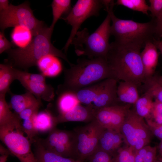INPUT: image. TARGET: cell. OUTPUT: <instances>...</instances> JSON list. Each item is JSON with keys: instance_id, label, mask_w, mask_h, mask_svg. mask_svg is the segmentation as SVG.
<instances>
[{"instance_id": "6da1fadb", "label": "cell", "mask_w": 162, "mask_h": 162, "mask_svg": "<svg viewBox=\"0 0 162 162\" xmlns=\"http://www.w3.org/2000/svg\"><path fill=\"white\" fill-rule=\"evenodd\" d=\"M63 84L57 91L74 92L109 78H114L106 58L78 59L76 64H71L64 69Z\"/></svg>"}, {"instance_id": "7a4b0ae2", "label": "cell", "mask_w": 162, "mask_h": 162, "mask_svg": "<svg viewBox=\"0 0 162 162\" xmlns=\"http://www.w3.org/2000/svg\"><path fill=\"white\" fill-rule=\"evenodd\" d=\"M141 49L110 44L106 60L114 79L133 82L138 86L146 81Z\"/></svg>"}, {"instance_id": "3957f363", "label": "cell", "mask_w": 162, "mask_h": 162, "mask_svg": "<svg viewBox=\"0 0 162 162\" xmlns=\"http://www.w3.org/2000/svg\"><path fill=\"white\" fill-rule=\"evenodd\" d=\"M53 29L45 26L34 37L31 43L23 48L10 49L6 51L11 61L13 66L27 71L30 67L35 66L41 57L51 54L60 57L71 64L66 55L56 48L51 43V38Z\"/></svg>"}, {"instance_id": "277c9868", "label": "cell", "mask_w": 162, "mask_h": 162, "mask_svg": "<svg viewBox=\"0 0 162 162\" xmlns=\"http://www.w3.org/2000/svg\"><path fill=\"white\" fill-rule=\"evenodd\" d=\"M115 4L113 2L105 7L112 21L110 33L115 37V43L123 46L141 49L144 47L147 42L152 40L155 33V19L142 23L119 19L113 11Z\"/></svg>"}, {"instance_id": "5b68a950", "label": "cell", "mask_w": 162, "mask_h": 162, "mask_svg": "<svg viewBox=\"0 0 162 162\" xmlns=\"http://www.w3.org/2000/svg\"><path fill=\"white\" fill-rule=\"evenodd\" d=\"M111 21L108 13L103 22L92 34H89L86 28L77 32L71 44L74 45L78 56H86L89 59L106 58L110 47L109 40L111 35Z\"/></svg>"}, {"instance_id": "8992f818", "label": "cell", "mask_w": 162, "mask_h": 162, "mask_svg": "<svg viewBox=\"0 0 162 162\" xmlns=\"http://www.w3.org/2000/svg\"><path fill=\"white\" fill-rule=\"evenodd\" d=\"M117 82L109 78L74 92L80 103L98 109L118 104Z\"/></svg>"}, {"instance_id": "52a82bcc", "label": "cell", "mask_w": 162, "mask_h": 162, "mask_svg": "<svg viewBox=\"0 0 162 162\" xmlns=\"http://www.w3.org/2000/svg\"><path fill=\"white\" fill-rule=\"evenodd\" d=\"M20 118L0 126V138L20 162H36L31 150L32 143L24 135Z\"/></svg>"}, {"instance_id": "ba28073f", "label": "cell", "mask_w": 162, "mask_h": 162, "mask_svg": "<svg viewBox=\"0 0 162 162\" xmlns=\"http://www.w3.org/2000/svg\"><path fill=\"white\" fill-rule=\"evenodd\" d=\"M17 26L25 27L37 34L45 26L44 22L37 19L27 2L18 5L10 4L6 10L0 12V26L2 31Z\"/></svg>"}, {"instance_id": "9c48e42d", "label": "cell", "mask_w": 162, "mask_h": 162, "mask_svg": "<svg viewBox=\"0 0 162 162\" xmlns=\"http://www.w3.org/2000/svg\"><path fill=\"white\" fill-rule=\"evenodd\" d=\"M105 129L94 119L74 130V159L84 162L96 150L100 137Z\"/></svg>"}, {"instance_id": "30bf717a", "label": "cell", "mask_w": 162, "mask_h": 162, "mask_svg": "<svg viewBox=\"0 0 162 162\" xmlns=\"http://www.w3.org/2000/svg\"><path fill=\"white\" fill-rule=\"evenodd\" d=\"M104 6L103 0H78L67 15L61 18L72 26L70 36L64 47L65 52L82 24L91 16H98Z\"/></svg>"}, {"instance_id": "8fae6325", "label": "cell", "mask_w": 162, "mask_h": 162, "mask_svg": "<svg viewBox=\"0 0 162 162\" xmlns=\"http://www.w3.org/2000/svg\"><path fill=\"white\" fill-rule=\"evenodd\" d=\"M38 139L48 150L64 157L74 159V132L56 127L49 133L46 138Z\"/></svg>"}, {"instance_id": "7c38bea8", "label": "cell", "mask_w": 162, "mask_h": 162, "mask_svg": "<svg viewBox=\"0 0 162 162\" xmlns=\"http://www.w3.org/2000/svg\"><path fill=\"white\" fill-rule=\"evenodd\" d=\"M15 72L16 80L37 99L47 101L53 100L54 89L51 85L46 84V77L42 74L31 73L16 68Z\"/></svg>"}, {"instance_id": "4fadbf2b", "label": "cell", "mask_w": 162, "mask_h": 162, "mask_svg": "<svg viewBox=\"0 0 162 162\" xmlns=\"http://www.w3.org/2000/svg\"><path fill=\"white\" fill-rule=\"evenodd\" d=\"M130 107L118 104L95 110L94 119L105 129L120 133V129Z\"/></svg>"}, {"instance_id": "5bb4252c", "label": "cell", "mask_w": 162, "mask_h": 162, "mask_svg": "<svg viewBox=\"0 0 162 162\" xmlns=\"http://www.w3.org/2000/svg\"><path fill=\"white\" fill-rule=\"evenodd\" d=\"M133 110H128L121 129L123 140L128 146L132 147L136 152L144 147L140 141L137 129L133 117Z\"/></svg>"}, {"instance_id": "9a60e30c", "label": "cell", "mask_w": 162, "mask_h": 162, "mask_svg": "<svg viewBox=\"0 0 162 162\" xmlns=\"http://www.w3.org/2000/svg\"><path fill=\"white\" fill-rule=\"evenodd\" d=\"M95 109L79 104L65 113L56 116L58 124L68 122H91L94 119Z\"/></svg>"}, {"instance_id": "2e32d148", "label": "cell", "mask_w": 162, "mask_h": 162, "mask_svg": "<svg viewBox=\"0 0 162 162\" xmlns=\"http://www.w3.org/2000/svg\"><path fill=\"white\" fill-rule=\"evenodd\" d=\"M157 49L152 40L149 41L146 43L144 50L140 52L146 80L152 77L155 71L159 55Z\"/></svg>"}, {"instance_id": "e0dca14e", "label": "cell", "mask_w": 162, "mask_h": 162, "mask_svg": "<svg viewBox=\"0 0 162 162\" xmlns=\"http://www.w3.org/2000/svg\"><path fill=\"white\" fill-rule=\"evenodd\" d=\"M123 140L122 135L120 132L105 129L101 134L98 148L113 156L116 151L119 148Z\"/></svg>"}, {"instance_id": "ac0fdd59", "label": "cell", "mask_w": 162, "mask_h": 162, "mask_svg": "<svg viewBox=\"0 0 162 162\" xmlns=\"http://www.w3.org/2000/svg\"><path fill=\"white\" fill-rule=\"evenodd\" d=\"M36 66L41 74L45 77H48L58 76L63 69L62 62L58 57L51 54L41 57L37 62Z\"/></svg>"}, {"instance_id": "d6986e66", "label": "cell", "mask_w": 162, "mask_h": 162, "mask_svg": "<svg viewBox=\"0 0 162 162\" xmlns=\"http://www.w3.org/2000/svg\"><path fill=\"white\" fill-rule=\"evenodd\" d=\"M9 93L11 95L9 106L18 115L27 108L42 104L41 100L28 91L20 94H14L10 92Z\"/></svg>"}, {"instance_id": "ffe728a7", "label": "cell", "mask_w": 162, "mask_h": 162, "mask_svg": "<svg viewBox=\"0 0 162 162\" xmlns=\"http://www.w3.org/2000/svg\"><path fill=\"white\" fill-rule=\"evenodd\" d=\"M34 154L36 162H84L71 158H65L46 149L42 145L38 138L35 137Z\"/></svg>"}, {"instance_id": "44dd1931", "label": "cell", "mask_w": 162, "mask_h": 162, "mask_svg": "<svg viewBox=\"0 0 162 162\" xmlns=\"http://www.w3.org/2000/svg\"><path fill=\"white\" fill-rule=\"evenodd\" d=\"M138 86L130 82L120 81L117 86V90L118 101L134 104L140 98Z\"/></svg>"}, {"instance_id": "7402d4cb", "label": "cell", "mask_w": 162, "mask_h": 162, "mask_svg": "<svg viewBox=\"0 0 162 162\" xmlns=\"http://www.w3.org/2000/svg\"><path fill=\"white\" fill-rule=\"evenodd\" d=\"M34 126L38 132L49 133L58 124L56 116L46 109L38 112L33 118Z\"/></svg>"}, {"instance_id": "603a6c76", "label": "cell", "mask_w": 162, "mask_h": 162, "mask_svg": "<svg viewBox=\"0 0 162 162\" xmlns=\"http://www.w3.org/2000/svg\"><path fill=\"white\" fill-rule=\"evenodd\" d=\"M58 97L57 106L59 114H62L71 110L80 103L76 94L68 91H57Z\"/></svg>"}, {"instance_id": "cb8c5ba5", "label": "cell", "mask_w": 162, "mask_h": 162, "mask_svg": "<svg viewBox=\"0 0 162 162\" xmlns=\"http://www.w3.org/2000/svg\"><path fill=\"white\" fill-rule=\"evenodd\" d=\"M15 68L10 64H0V94L10 92V86L16 80Z\"/></svg>"}, {"instance_id": "d4e9b609", "label": "cell", "mask_w": 162, "mask_h": 162, "mask_svg": "<svg viewBox=\"0 0 162 162\" xmlns=\"http://www.w3.org/2000/svg\"><path fill=\"white\" fill-rule=\"evenodd\" d=\"M34 36L32 31L25 27L20 26L14 27L11 34L13 42L19 48H23L28 45Z\"/></svg>"}, {"instance_id": "484cf974", "label": "cell", "mask_w": 162, "mask_h": 162, "mask_svg": "<svg viewBox=\"0 0 162 162\" xmlns=\"http://www.w3.org/2000/svg\"><path fill=\"white\" fill-rule=\"evenodd\" d=\"M153 99L151 93L147 90L144 95L140 97L134 104L136 113L143 118H148L153 106Z\"/></svg>"}, {"instance_id": "4316f807", "label": "cell", "mask_w": 162, "mask_h": 162, "mask_svg": "<svg viewBox=\"0 0 162 162\" xmlns=\"http://www.w3.org/2000/svg\"><path fill=\"white\" fill-rule=\"evenodd\" d=\"M70 0H53L51 4L53 20L50 27L54 29V26L63 14L69 13L72 8Z\"/></svg>"}, {"instance_id": "83f0119b", "label": "cell", "mask_w": 162, "mask_h": 162, "mask_svg": "<svg viewBox=\"0 0 162 162\" xmlns=\"http://www.w3.org/2000/svg\"><path fill=\"white\" fill-rule=\"evenodd\" d=\"M5 94H0V126L12 122L20 118L10 110L5 99Z\"/></svg>"}, {"instance_id": "f1b7e54d", "label": "cell", "mask_w": 162, "mask_h": 162, "mask_svg": "<svg viewBox=\"0 0 162 162\" xmlns=\"http://www.w3.org/2000/svg\"><path fill=\"white\" fill-rule=\"evenodd\" d=\"M115 4L122 5L134 10L148 15L149 6L145 0H118Z\"/></svg>"}, {"instance_id": "f546056e", "label": "cell", "mask_w": 162, "mask_h": 162, "mask_svg": "<svg viewBox=\"0 0 162 162\" xmlns=\"http://www.w3.org/2000/svg\"><path fill=\"white\" fill-rule=\"evenodd\" d=\"M144 83L148 86L147 90L153 98L162 103V84L158 81L156 77L152 76L147 80Z\"/></svg>"}, {"instance_id": "4dcf8cb0", "label": "cell", "mask_w": 162, "mask_h": 162, "mask_svg": "<svg viewBox=\"0 0 162 162\" xmlns=\"http://www.w3.org/2000/svg\"><path fill=\"white\" fill-rule=\"evenodd\" d=\"M113 156L114 162H135L133 148L127 146L118 149Z\"/></svg>"}, {"instance_id": "1f68e13d", "label": "cell", "mask_w": 162, "mask_h": 162, "mask_svg": "<svg viewBox=\"0 0 162 162\" xmlns=\"http://www.w3.org/2000/svg\"><path fill=\"white\" fill-rule=\"evenodd\" d=\"M86 160L88 162H114L110 154L98 147Z\"/></svg>"}, {"instance_id": "d6a6232c", "label": "cell", "mask_w": 162, "mask_h": 162, "mask_svg": "<svg viewBox=\"0 0 162 162\" xmlns=\"http://www.w3.org/2000/svg\"><path fill=\"white\" fill-rule=\"evenodd\" d=\"M33 117L29 119L24 120L22 123L23 131L32 143H33L34 138L38 133L34 125Z\"/></svg>"}, {"instance_id": "836d02e7", "label": "cell", "mask_w": 162, "mask_h": 162, "mask_svg": "<svg viewBox=\"0 0 162 162\" xmlns=\"http://www.w3.org/2000/svg\"><path fill=\"white\" fill-rule=\"evenodd\" d=\"M147 119L158 124H162V103L154 100L150 116Z\"/></svg>"}, {"instance_id": "e575fe53", "label": "cell", "mask_w": 162, "mask_h": 162, "mask_svg": "<svg viewBox=\"0 0 162 162\" xmlns=\"http://www.w3.org/2000/svg\"><path fill=\"white\" fill-rule=\"evenodd\" d=\"M149 10L153 18L156 19L162 14V0H149Z\"/></svg>"}, {"instance_id": "d590c367", "label": "cell", "mask_w": 162, "mask_h": 162, "mask_svg": "<svg viewBox=\"0 0 162 162\" xmlns=\"http://www.w3.org/2000/svg\"><path fill=\"white\" fill-rule=\"evenodd\" d=\"M146 120L153 134L160 140H162V124H158L148 119Z\"/></svg>"}, {"instance_id": "8d00e7d4", "label": "cell", "mask_w": 162, "mask_h": 162, "mask_svg": "<svg viewBox=\"0 0 162 162\" xmlns=\"http://www.w3.org/2000/svg\"><path fill=\"white\" fill-rule=\"evenodd\" d=\"M41 106L39 105L33 106L23 110L18 115L20 118L24 120L32 118L38 112Z\"/></svg>"}, {"instance_id": "74e56055", "label": "cell", "mask_w": 162, "mask_h": 162, "mask_svg": "<svg viewBox=\"0 0 162 162\" xmlns=\"http://www.w3.org/2000/svg\"><path fill=\"white\" fill-rule=\"evenodd\" d=\"M11 46V44L5 37L4 32H0V54L10 49Z\"/></svg>"}, {"instance_id": "f35d334b", "label": "cell", "mask_w": 162, "mask_h": 162, "mask_svg": "<svg viewBox=\"0 0 162 162\" xmlns=\"http://www.w3.org/2000/svg\"><path fill=\"white\" fill-rule=\"evenodd\" d=\"M157 148L150 146L144 158L143 162H154L156 159Z\"/></svg>"}, {"instance_id": "ab89813d", "label": "cell", "mask_w": 162, "mask_h": 162, "mask_svg": "<svg viewBox=\"0 0 162 162\" xmlns=\"http://www.w3.org/2000/svg\"><path fill=\"white\" fill-rule=\"evenodd\" d=\"M155 35L158 38H162V14L155 19Z\"/></svg>"}, {"instance_id": "60d3db41", "label": "cell", "mask_w": 162, "mask_h": 162, "mask_svg": "<svg viewBox=\"0 0 162 162\" xmlns=\"http://www.w3.org/2000/svg\"><path fill=\"white\" fill-rule=\"evenodd\" d=\"M10 4L8 0H0V12L7 10Z\"/></svg>"}, {"instance_id": "b9f144b4", "label": "cell", "mask_w": 162, "mask_h": 162, "mask_svg": "<svg viewBox=\"0 0 162 162\" xmlns=\"http://www.w3.org/2000/svg\"><path fill=\"white\" fill-rule=\"evenodd\" d=\"M152 42L157 49L159 50L162 56V40L156 39L154 38H153Z\"/></svg>"}, {"instance_id": "7bdbcfd3", "label": "cell", "mask_w": 162, "mask_h": 162, "mask_svg": "<svg viewBox=\"0 0 162 162\" xmlns=\"http://www.w3.org/2000/svg\"><path fill=\"white\" fill-rule=\"evenodd\" d=\"M0 153L1 155L5 154L12 155L8 148H6L1 144H0Z\"/></svg>"}, {"instance_id": "ee69618b", "label": "cell", "mask_w": 162, "mask_h": 162, "mask_svg": "<svg viewBox=\"0 0 162 162\" xmlns=\"http://www.w3.org/2000/svg\"><path fill=\"white\" fill-rule=\"evenodd\" d=\"M9 155H1L0 156V162H6Z\"/></svg>"}, {"instance_id": "f6af8a7d", "label": "cell", "mask_w": 162, "mask_h": 162, "mask_svg": "<svg viewBox=\"0 0 162 162\" xmlns=\"http://www.w3.org/2000/svg\"><path fill=\"white\" fill-rule=\"evenodd\" d=\"M159 151L160 154V157H162V140L159 144Z\"/></svg>"}, {"instance_id": "bcb514c9", "label": "cell", "mask_w": 162, "mask_h": 162, "mask_svg": "<svg viewBox=\"0 0 162 162\" xmlns=\"http://www.w3.org/2000/svg\"><path fill=\"white\" fill-rule=\"evenodd\" d=\"M158 81L162 84V75L156 77Z\"/></svg>"}, {"instance_id": "7dc6e473", "label": "cell", "mask_w": 162, "mask_h": 162, "mask_svg": "<svg viewBox=\"0 0 162 162\" xmlns=\"http://www.w3.org/2000/svg\"><path fill=\"white\" fill-rule=\"evenodd\" d=\"M156 159L162 161V158L158 157V158H156Z\"/></svg>"}, {"instance_id": "c3c4849f", "label": "cell", "mask_w": 162, "mask_h": 162, "mask_svg": "<svg viewBox=\"0 0 162 162\" xmlns=\"http://www.w3.org/2000/svg\"><path fill=\"white\" fill-rule=\"evenodd\" d=\"M154 162H162V161L156 159Z\"/></svg>"}, {"instance_id": "681fc988", "label": "cell", "mask_w": 162, "mask_h": 162, "mask_svg": "<svg viewBox=\"0 0 162 162\" xmlns=\"http://www.w3.org/2000/svg\"><path fill=\"white\" fill-rule=\"evenodd\" d=\"M161 157V158H162V157Z\"/></svg>"}]
</instances>
